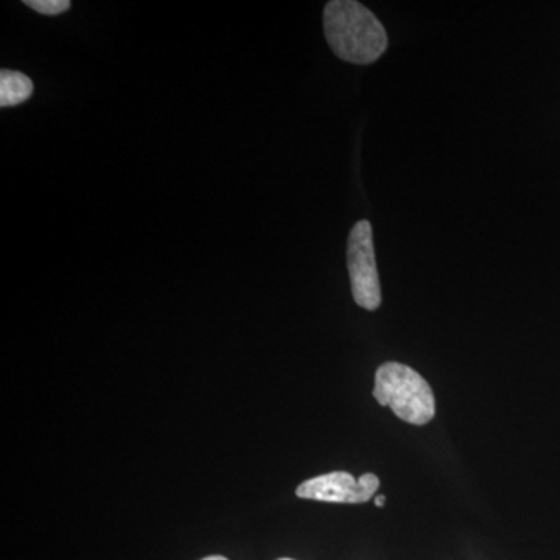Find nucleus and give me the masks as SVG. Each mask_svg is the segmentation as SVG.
<instances>
[{
	"mask_svg": "<svg viewBox=\"0 0 560 560\" xmlns=\"http://www.w3.org/2000/svg\"><path fill=\"white\" fill-rule=\"evenodd\" d=\"M324 33L342 61L371 65L385 54L388 35L382 22L363 3L334 0L324 9Z\"/></svg>",
	"mask_w": 560,
	"mask_h": 560,
	"instance_id": "nucleus-1",
	"label": "nucleus"
},
{
	"mask_svg": "<svg viewBox=\"0 0 560 560\" xmlns=\"http://www.w3.org/2000/svg\"><path fill=\"white\" fill-rule=\"evenodd\" d=\"M374 397L397 418L411 425H425L434 418L436 401L429 382L407 364H382L375 374Z\"/></svg>",
	"mask_w": 560,
	"mask_h": 560,
	"instance_id": "nucleus-2",
	"label": "nucleus"
},
{
	"mask_svg": "<svg viewBox=\"0 0 560 560\" xmlns=\"http://www.w3.org/2000/svg\"><path fill=\"white\" fill-rule=\"evenodd\" d=\"M348 268L353 301L364 311H377L382 304L381 278L375 261L370 221L361 220L350 231Z\"/></svg>",
	"mask_w": 560,
	"mask_h": 560,
	"instance_id": "nucleus-3",
	"label": "nucleus"
},
{
	"mask_svg": "<svg viewBox=\"0 0 560 560\" xmlns=\"http://www.w3.org/2000/svg\"><path fill=\"white\" fill-rule=\"evenodd\" d=\"M378 488L381 480L374 474L361 475L355 480L349 471H331L302 482L296 489V495L326 503L360 504L370 501Z\"/></svg>",
	"mask_w": 560,
	"mask_h": 560,
	"instance_id": "nucleus-4",
	"label": "nucleus"
},
{
	"mask_svg": "<svg viewBox=\"0 0 560 560\" xmlns=\"http://www.w3.org/2000/svg\"><path fill=\"white\" fill-rule=\"evenodd\" d=\"M33 81L25 73L16 70L2 69L0 72V106L10 108V106L22 105L33 95Z\"/></svg>",
	"mask_w": 560,
	"mask_h": 560,
	"instance_id": "nucleus-5",
	"label": "nucleus"
},
{
	"mask_svg": "<svg viewBox=\"0 0 560 560\" xmlns=\"http://www.w3.org/2000/svg\"><path fill=\"white\" fill-rule=\"evenodd\" d=\"M24 3L46 16H57L70 9L69 0H25Z\"/></svg>",
	"mask_w": 560,
	"mask_h": 560,
	"instance_id": "nucleus-6",
	"label": "nucleus"
},
{
	"mask_svg": "<svg viewBox=\"0 0 560 560\" xmlns=\"http://www.w3.org/2000/svg\"><path fill=\"white\" fill-rule=\"evenodd\" d=\"M385 497L383 495H378L377 497V500H375V504H377V508H383V504H385Z\"/></svg>",
	"mask_w": 560,
	"mask_h": 560,
	"instance_id": "nucleus-7",
	"label": "nucleus"
},
{
	"mask_svg": "<svg viewBox=\"0 0 560 560\" xmlns=\"http://www.w3.org/2000/svg\"><path fill=\"white\" fill-rule=\"evenodd\" d=\"M201 560H228V559L223 558V556H209V558H205Z\"/></svg>",
	"mask_w": 560,
	"mask_h": 560,
	"instance_id": "nucleus-8",
	"label": "nucleus"
},
{
	"mask_svg": "<svg viewBox=\"0 0 560 560\" xmlns=\"http://www.w3.org/2000/svg\"><path fill=\"white\" fill-rule=\"evenodd\" d=\"M279 560H294V559H289V558H285V559H279Z\"/></svg>",
	"mask_w": 560,
	"mask_h": 560,
	"instance_id": "nucleus-9",
	"label": "nucleus"
}]
</instances>
